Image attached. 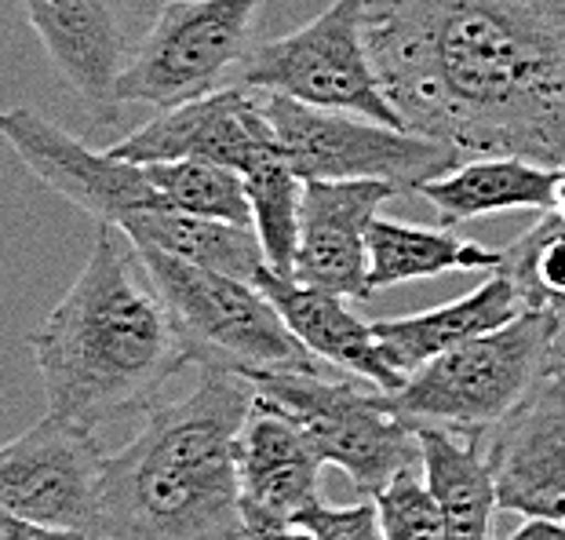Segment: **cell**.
Instances as JSON below:
<instances>
[{
  "mask_svg": "<svg viewBox=\"0 0 565 540\" xmlns=\"http://www.w3.org/2000/svg\"><path fill=\"white\" fill-rule=\"evenodd\" d=\"M497 508L525 522L565 526V391L547 377L486 435Z\"/></svg>",
  "mask_w": 565,
  "mask_h": 540,
  "instance_id": "obj_13",
  "label": "cell"
},
{
  "mask_svg": "<svg viewBox=\"0 0 565 540\" xmlns=\"http://www.w3.org/2000/svg\"><path fill=\"white\" fill-rule=\"evenodd\" d=\"M274 139L281 147L288 168L310 183H391L398 194L416 190L452 172L463 158L438 139H427L419 131L391 128L358 114H332L315 110L285 95L263 92Z\"/></svg>",
  "mask_w": 565,
  "mask_h": 540,
  "instance_id": "obj_9",
  "label": "cell"
},
{
  "mask_svg": "<svg viewBox=\"0 0 565 540\" xmlns=\"http://www.w3.org/2000/svg\"><path fill=\"white\" fill-rule=\"evenodd\" d=\"M136 248L172 310L194 366L231 369V373H252V369L318 373L315 354L288 332L281 315L256 285L194 267L161 248Z\"/></svg>",
  "mask_w": 565,
  "mask_h": 540,
  "instance_id": "obj_5",
  "label": "cell"
},
{
  "mask_svg": "<svg viewBox=\"0 0 565 540\" xmlns=\"http://www.w3.org/2000/svg\"><path fill=\"white\" fill-rule=\"evenodd\" d=\"M525 310L519 289L503 271H492L482 285L471 293L452 299V304L419 310L405 318H380L372 321V332L387 354V362L398 373H416L430 358H438L452 347H460L475 336H486L492 329H503Z\"/></svg>",
  "mask_w": 565,
  "mask_h": 540,
  "instance_id": "obj_18",
  "label": "cell"
},
{
  "mask_svg": "<svg viewBox=\"0 0 565 540\" xmlns=\"http://www.w3.org/2000/svg\"><path fill=\"white\" fill-rule=\"evenodd\" d=\"M438 212L441 226L482 220L497 212H555L558 168L525 158H475L416 190Z\"/></svg>",
  "mask_w": 565,
  "mask_h": 540,
  "instance_id": "obj_19",
  "label": "cell"
},
{
  "mask_svg": "<svg viewBox=\"0 0 565 540\" xmlns=\"http://www.w3.org/2000/svg\"><path fill=\"white\" fill-rule=\"evenodd\" d=\"M555 307L522 310L503 329L475 336L408 373L387 405L413 427H445L482 438L551 377Z\"/></svg>",
  "mask_w": 565,
  "mask_h": 540,
  "instance_id": "obj_4",
  "label": "cell"
},
{
  "mask_svg": "<svg viewBox=\"0 0 565 540\" xmlns=\"http://www.w3.org/2000/svg\"><path fill=\"white\" fill-rule=\"evenodd\" d=\"M365 41L408 131L565 165V0H365Z\"/></svg>",
  "mask_w": 565,
  "mask_h": 540,
  "instance_id": "obj_1",
  "label": "cell"
},
{
  "mask_svg": "<svg viewBox=\"0 0 565 540\" xmlns=\"http://www.w3.org/2000/svg\"><path fill=\"white\" fill-rule=\"evenodd\" d=\"M30 351L47 413L92 435L153 410L164 383L194 366L136 242L110 223H99L77 282L30 332Z\"/></svg>",
  "mask_w": 565,
  "mask_h": 540,
  "instance_id": "obj_2",
  "label": "cell"
},
{
  "mask_svg": "<svg viewBox=\"0 0 565 540\" xmlns=\"http://www.w3.org/2000/svg\"><path fill=\"white\" fill-rule=\"evenodd\" d=\"M551 377L565 391V304L555 307V366H551Z\"/></svg>",
  "mask_w": 565,
  "mask_h": 540,
  "instance_id": "obj_29",
  "label": "cell"
},
{
  "mask_svg": "<svg viewBox=\"0 0 565 540\" xmlns=\"http://www.w3.org/2000/svg\"><path fill=\"white\" fill-rule=\"evenodd\" d=\"M321 457L292 420L256 402L237 435V486L245 533L299 530V519L321 504Z\"/></svg>",
  "mask_w": 565,
  "mask_h": 540,
  "instance_id": "obj_15",
  "label": "cell"
},
{
  "mask_svg": "<svg viewBox=\"0 0 565 540\" xmlns=\"http://www.w3.org/2000/svg\"><path fill=\"white\" fill-rule=\"evenodd\" d=\"M0 540H92L74 530H52V526H38L30 519H19V515L0 511Z\"/></svg>",
  "mask_w": 565,
  "mask_h": 540,
  "instance_id": "obj_28",
  "label": "cell"
},
{
  "mask_svg": "<svg viewBox=\"0 0 565 540\" xmlns=\"http://www.w3.org/2000/svg\"><path fill=\"white\" fill-rule=\"evenodd\" d=\"M245 88L274 92L315 110L358 114L369 121L405 128L383 95L365 41V0H332L299 30L256 41L237 70Z\"/></svg>",
  "mask_w": 565,
  "mask_h": 540,
  "instance_id": "obj_8",
  "label": "cell"
},
{
  "mask_svg": "<svg viewBox=\"0 0 565 540\" xmlns=\"http://www.w3.org/2000/svg\"><path fill=\"white\" fill-rule=\"evenodd\" d=\"M0 139L44 187L99 223L121 226L142 212H172L150 187L147 168L117 158L114 150H92L74 131L58 128L38 110H0Z\"/></svg>",
  "mask_w": 565,
  "mask_h": 540,
  "instance_id": "obj_11",
  "label": "cell"
},
{
  "mask_svg": "<svg viewBox=\"0 0 565 540\" xmlns=\"http://www.w3.org/2000/svg\"><path fill=\"white\" fill-rule=\"evenodd\" d=\"M500 267L519 289L525 310L565 304V215L544 212L522 237L500 248Z\"/></svg>",
  "mask_w": 565,
  "mask_h": 540,
  "instance_id": "obj_25",
  "label": "cell"
},
{
  "mask_svg": "<svg viewBox=\"0 0 565 540\" xmlns=\"http://www.w3.org/2000/svg\"><path fill=\"white\" fill-rule=\"evenodd\" d=\"M256 402L292 420L321 464L351 475L362 497H376L391 478L419 467V435L394 416L383 391H362L347 380H321V373H242Z\"/></svg>",
  "mask_w": 565,
  "mask_h": 540,
  "instance_id": "obj_6",
  "label": "cell"
},
{
  "mask_svg": "<svg viewBox=\"0 0 565 540\" xmlns=\"http://www.w3.org/2000/svg\"><path fill=\"white\" fill-rule=\"evenodd\" d=\"M252 285L270 299V307L281 315L288 332L315 358L351 369L354 377L369 380L383 394H394L405 383V373H398L383 354L372 321H362L354 310H347L343 296L310 289L296 278H281L270 267H263Z\"/></svg>",
  "mask_w": 565,
  "mask_h": 540,
  "instance_id": "obj_17",
  "label": "cell"
},
{
  "mask_svg": "<svg viewBox=\"0 0 565 540\" xmlns=\"http://www.w3.org/2000/svg\"><path fill=\"white\" fill-rule=\"evenodd\" d=\"M252 205V231L259 237L263 260L274 274L292 278L296 245H299V205H303V179L285 158L259 165L256 172L242 176Z\"/></svg>",
  "mask_w": 565,
  "mask_h": 540,
  "instance_id": "obj_24",
  "label": "cell"
},
{
  "mask_svg": "<svg viewBox=\"0 0 565 540\" xmlns=\"http://www.w3.org/2000/svg\"><path fill=\"white\" fill-rule=\"evenodd\" d=\"M252 405L242 373L201 369L194 391L147 410L139 435L106 453L95 540H248L237 435Z\"/></svg>",
  "mask_w": 565,
  "mask_h": 540,
  "instance_id": "obj_3",
  "label": "cell"
},
{
  "mask_svg": "<svg viewBox=\"0 0 565 540\" xmlns=\"http://www.w3.org/2000/svg\"><path fill=\"white\" fill-rule=\"evenodd\" d=\"M376 519L383 540H445L438 500L430 497L424 464L408 467L398 478H391L376 497Z\"/></svg>",
  "mask_w": 565,
  "mask_h": 540,
  "instance_id": "obj_26",
  "label": "cell"
},
{
  "mask_svg": "<svg viewBox=\"0 0 565 540\" xmlns=\"http://www.w3.org/2000/svg\"><path fill=\"white\" fill-rule=\"evenodd\" d=\"M110 150L131 165L212 161L237 176H248L259 165L281 158L263 92L245 88V84H231L204 99L164 110L142 128L128 131Z\"/></svg>",
  "mask_w": 565,
  "mask_h": 540,
  "instance_id": "obj_12",
  "label": "cell"
},
{
  "mask_svg": "<svg viewBox=\"0 0 565 540\" xmlns=\"http://www.w3.org/2000/svg\"><path fill=\"white\" fill-rule=\"evenodd\" d=\"M500 248H486L460 237L449 226H416V223H394L376 215L369 226V293L376 296L383 289L405 282L438 278V274L456 271H497Z\"/></svg>",
  "mask_w": 565,
  "mask_h": 540,
  "instance_id": "obj_21",
  "label": "cell"
},
{
  "mask_svg": "<svg viewBox=\"0 0 565 540\" xmlns=\"http://www.w3.org/2000/svg\"><path fill=\"white\" fill-rule=\"evenodd\" d=\"M391 198H398L391 183L369 179L303 183L292 278L343 299H369V226Z\"/></svg>",
  "mask_w": 565,
  "mask_h": 540,
  "instance_id": "obj_14",
  "label": "cell"
},
{
  "mask_svg": "<svg viewBox=\"0 0 565 540\" xmlns=\"http://www.w3.org/2000/svg\"><path fill=\"white\" fill-rule=\"evenodd\" d=\"M131 4H136L139 11H153V15H158V11H161L164 4H172V0H131Z\"/></svg>",
  "mask_w": 565,
  "mask_h": 540,
  "instance_id": "obj_33",
  "label": "cell"
},
{
  "mask_svg": "<svg viewBox=\"0 0 565 540\" xmlns=\"http://www.w3.org/2000/svg\"><path fill=\"white\" fill-rule=\"evenodd\" d=\"M252 540H315L307 530H285V533H263V537H252Z\"/></svg>",
  "mask_w": 565,
  "mask_h": 540,
  "instance_id": "obj_31",
  "label": "cell"
},
{
  "mask_svg": "<svg viewBox=\"0 0 565 540\" xmlns=\"http://www.w3.org/2000/svg\"><path fill=\"white\" fill-rule=\"evenodd\" d=\"M19 8L84 114L99 128L114 125L121 117L114 84L128 59L114 0H19Z\"/></svg>",
  "mask_w": 565,
  "mask_h": 540,
  "instance_id": "obj_16",
  "label": "cell"
},
{
  "mask_svg": "<svg viewBox=\"0 0 565 540\" xmlns=\"http://www.w3.org/2000/svg\"><path fill=\"white\" fill-rule=\"evenodd\" d=\"M299 530H307L315 540H383L372 497L347 504V508H332L321 500L299 519Z\"/></svg>",
  "mask_w": 565,
  "mask_h": 540,
  "instance_id": "obj_27",
  "label": "cell"
},
{
  "mask_svg": "<svg viewBox=\"0 0 565 540\" xmlns=\"http://www.w3.org/2000/svg\"><path fill=\"white\" fill-rule=\"evenodd\" d=\"M121 231L136 245L161 248L168 256H179L194 263V267L226 274V278L248 285L267 267L259 237L252 226L201 220V215H186V212H142L136 220L121 223Z\"/></svg>",
  "mask_w": 565,
  "mask_h": 540,
  "instance_id": "obj_22",
  "label": "cell"
},
{
  "mask_svg": "<svg viewBox=\"0 0 565 540\" xmlns=\"http://www.w3.org/2000/svg\"><path fill=\"white\" fill-rule=\"evenodd\" d=\"M508 540H565V526L558 522H525L519 533H511Z\"/></svg>",
  "mask_w": 565,
  "mask_h": 540,
  "instance_id": "obj_30",
  "label": "cell"
},
{
  "mask_svg": "<svg viewBox=\"0 0 565 540\" xmlns=\"http://www.w3.org/2000/svg\"><path fill=\"white\" fill-rule=\"evenodd\" d=\"M263 0H172L158 11L117 74V106L142 103L158 114L220 92L256 47Z\"/></svg>",
  "mask_w": 565,
  "mask_h": 540,
  "instance_id": "obj_7",
  "label": "cell"
},
{
  "mask_svg": "<svg viewBox=\"0 0 565 540\" xmlns=\"http://www.w3.org/2000/svg\"><path fill=\"white\" fill-rule=\"evenodd\" d=\"M555 212L565 215V165L558 168V198H555Z\"/></svg>",
  "mask_w": 565,
  "mask_h": 540,
  "instance_id": "obj_32",
  "label": "cell"
},
{
  "mask_svg": "<svg viewBox=\"0 0 565 540\" xmlns=\"http://www.w3.org/2000/svg\"><path fill=\"white\" fill-rule=\"evenodd\" d=\"M147 168L150 187L172 212L201 215L234 226H252L245 179L212 161H153Z\"/></svg>",
  "mask_w": 565,
  "mask_h": 540,
  "instance_id": "obj_23",
  "label": "cell"
},
{
  "mask_svg": "<svg viewBox=\"0 0 565 540\" xmlns=\"http://www.w3.org/2000/svg\"><path fill=\"white\" fill-rule=\"evenodd\" d=\"M103 464L92 431L47 413L0 446V511L95 540Z\"/></svg>",
  "mask_w": 565,
  "mask_h": 540,
  "instance_id": "obj_10",
  "label": "cell"
},
{
  "mask_svg": "<svg viewBox=\"0 0 565 540\" xmlns=\"http://www.w3.org/2000/svg\"><path fill=\"white\" fill-rule=\"evenodd\" d=\"M419 464L430 497L438 500L445 540H492L497 483L486 460V442L445 427H416Z\"/></svg>",
  "mask_w": 565,
  "mask_h": 540,
  "instance_id": "obj_20",
  "label": "cell"
}]
</instances>
